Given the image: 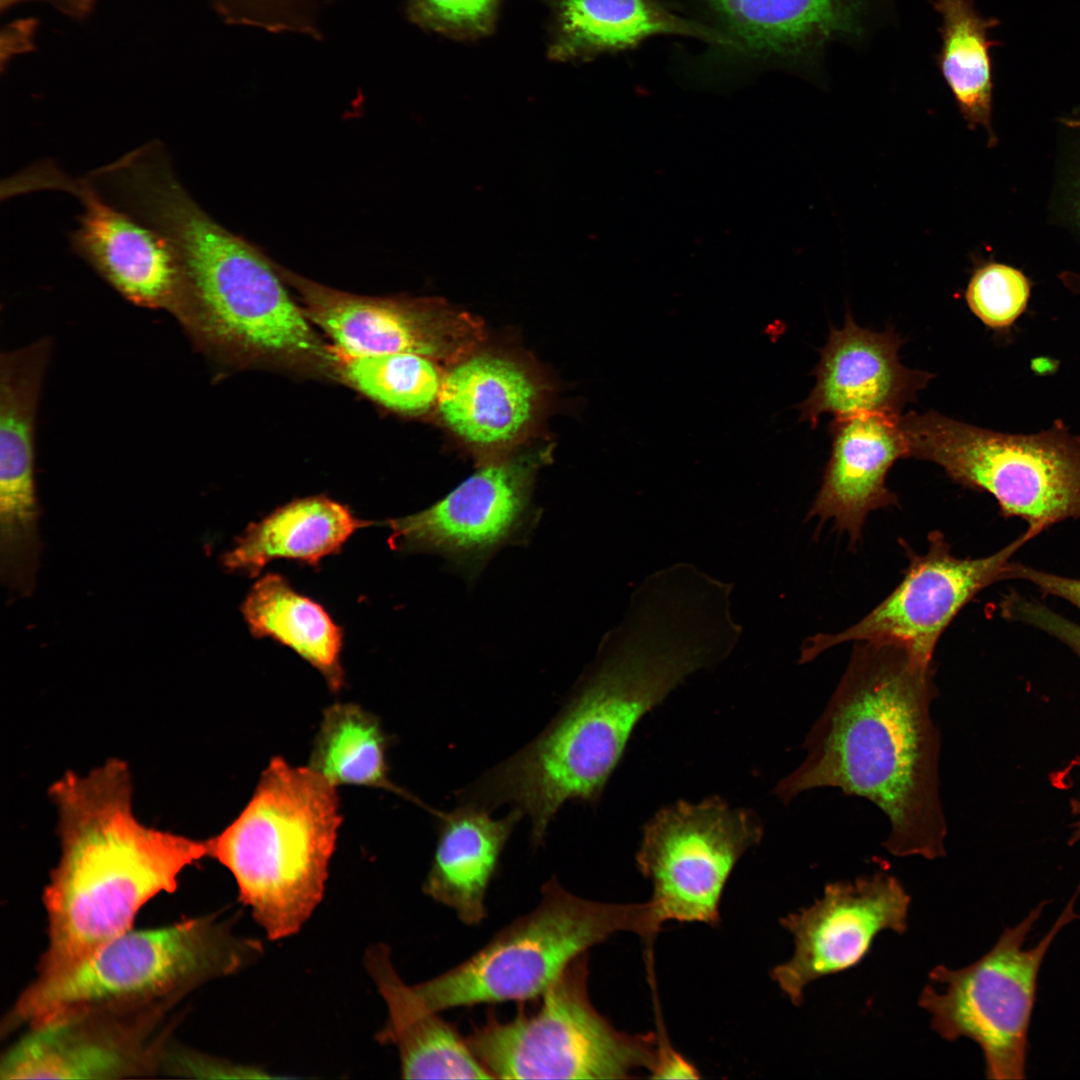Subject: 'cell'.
<instances>
[{"mask_svg":"<svg viewBox=\"0 0 1080 1080\" xmlns=\"http://www.w3.org/2000/svg\"><path fill=\"white\" fill-rule=\"evenodd\" d=\"M1074 811L1078 815V820L1075 825L1074 835L1071 838V842L1080 840V802L1074 804Z\"/></svg>","mask_w":1080,"mask_h":1080,"instance_id":"74e56055","label":"cell"},{"mask_svg":"<svg viewBox=\"0 0 1080 1080\" xmlns=\"http://www.w3.org/2000/svg\"><path fill=\"white\" fill-rule=\"evenodd\" d=\"M1003 617L1035 627L1058 639L1080 658V625L1055 613L1045 605L1019 593L1007 595L1001 603Z\"/></svg>","mask_w":1080,"mask_h":1080,"instance_id":"d6a6232c","label":"cell"},{"mask_svg":"<svg viewBox=\"0 0 1080 1080\" xmlns=\"http://www.w3.org/2000/svg\"><path fill=\"white\" fill-rule=\"evenodd\" d=\"M931 663L895 643L856 641L847 668L808 733L806 757L776 786L788 802L823 787L874 803L889 820L883 845L898 857L945 856L940 736L930 708Z\"/></svg>","mask_w":1080,"mask_h":1080,"instance_id":"6da1fadb","label":"cell"},{"mask_svg":"<svg viewBox=\"0 0 1080 1080\" xmlns=\"http://www.w3.org/2000/svg\"><path fill=\"white\" fill-rule=\"evenodd\" d=\"M910 895L886 872L828 883L821 898L780 920L794 939L792 957L771 978L796 1006L812 982L857 966L884 930L903 934Z\"/></svg>","mask_w":1080,"mask_h":1080,"instance_id":"5bb4252c","label":"cell"},{"mask_svg":"<svg viewBox=\"0 0 1080 1080\" xmlns=\"http://www.w3.org/2000/svg\"><path fill=\"white\" fill-rule=\"evenodd\" d=\"M542 454L488 464L429 508L384 523L397 551L431 552L479 563L526 528Z\"/></svg>","mask_w":1080,"mask_h":1080,"instance_id":"2e32d148","label":"cell"},{"mask_svg":"<svg viewBox=\"0 0 1080 1080\" xmlns=\"http://www.w3.org/2000/svg\"><path fill=\"white\" fill-rule=\"evenodd\" d=\"M588 962V953L571 962L535 1011L508 1021L488 1015L474 1026L467 1043L493 1079H628L652 1071L655 1033L620 1031L597 1011Z\"/></svg>","mask_w":1080,"mask_h":1080,"instance_id":"9c48e42d","label":"cell"},{"mask_svg":"<svg viewBox=\"0 0 1080 1080\" xmlns=\"http://www.w3.org/2000/svg\"><path fill=\"white\" fill-rule=\"evenodd\" d=\"M13 191L57 189L76 196L84 207L72 244L119 292L143 305H163L190 293L184 265L171 240L101 197L93 181L70 178L48 164L12 178Z\"/></svg>","mask_w":1080,"mask_h":1080,"instance_id":"9a60e30c","label":"cell"},{"mask_svg":"<svg viewBox=\"0 0 1080 1080\" xmlns=\"http://www.w3.org/2000/svg\"><path fill=\"white\" fill-rule=\"evenodd\" d=\"M1031 295V282L1019 269L996 261L978 265L965 291L968 308L986 327L995 331L1010 328L1024 313Z\"/></svg>","mask_w":1080,"mask_h":1080,"instance_id":"4dcf8cb0","label":"cell"},{"mask_svg":"<svg viewBox=\"0 0 1080 1080\" xmlns=\"http://www.w3.org/2000/svg\"><path fill=\"white\" fill-rule=\"evenodd\" d=\"M683 681L681 666L659 644L637 635L604 641L542 732L458 790V802L520 811L532 846L542 845L566 802L599 800L636 724Z\"/></svg>","mask_w":1080,"mask_h":1080,"instance_id":"277c9868","label":"cell"},{"mask_svg":"<svg viewBox=\"0 0 1080 1080\" xmlns=\"http://www.w3.org/2000/svg\"><path fill=\"white\" fill-rule=\"evenodd\" d=\"M333 349L336 379L381 406L421 414L437 403L443 376L435 360L408 352L353 356Z\"/></svg>","mask_w":1080,"mask_h":1080,"instance_id":"f546056e","label":"cell"},{"mask_svg":"<svg viewBox=\"0 0 1080 1080\" xmlns=\"http://www.w3.org/2000/svg\"><path fill=\"white\" fill-rule=\"evenodd\" d=\"M1059 279L1067 289L1080 296V274L1064 271L1060 274Z\"/></svg>","mask_w":1080,"mask_h":1080,"instance_id":"8d00e7d4","label":"cell"},{"mask_svg":"<svg viewBox=\"0 0 1080 1080\" xmlns=\"http://www.w3.org/2000/svg\"><path fill=\"white\" fill-rule=\"evenodd\" d=\"M309 321L346 355L408 352L458 362L481 341L479 320L425 299L372 297L336 290L279 267Z\"/></svg>","mask_w":1080,"mask_h":1080,"instance_id":"4fadbf2b","label":"cell"},{"mask_svg":"<svg viewBox=\"0 0 1080 1080\" xmlns=\"http://www.w3.org/2000/svg\"><path fill=\"white\" fill-rule=\"evenodd\" d=\"M729 47L784 62L810 60L869 32L873 0H701Z\"/></svg>","mask_w":1080,"mask_h":1080,"instance_id":"ffe728a7","label":"cell"},{"mask_svg":"<svg viewBox=\"0 0 1080 1080\" xmlns=\"http://www.w3.org/2000/svg\"><path fill=\"white\" fill-rule=\"evenodd\" d=\"M438 811L437 841L422 890L451 909L465 925H479L486 917L485 898L496 875L501 855L523 818L510 809L501 818L474 804L458 803Z\"/></svg>","mask_w":1080,"mask_h":1080,"instance_id":"44dd1931","label":"cell"},{"mask_svg":"<svg viewBox=\"0 0 1080 1080\" xmlns=\"http://www.w3.org/2000/svg\"><path fill=\"white\" fill-rule=\"evenodd\" d=\"M1021 579L1038 587L1044 594L1062 598L1080 609V579L1036 570L1022 563L1008 562L1004 580Z\"/></svg>","mask_w":1080,"mask_h":1080,"instance_id":"e575fe53","label":"cell"},{"mask_svg":"<svg viewBox=\"0 0 1080 1080\" xmlns=\"http://www.w3.org/2000/svg\"><path fill=\"white\" fill-rule=\"evenodd\" d=\"M655 1009L657 1033L656 1037V1060L650 1078L653 1079H697L700 1078L699 1070L684 1056L677 1052L670 1043L663 1019L659 1011L656 993L652 987Z\"/></svg>","mask_w":1080,"mask_h":1080,"instance_id":"836d02e7","label":"cell"},{"mask_svg":"<svg viewBox=\"0 0 1080 1080\" xmlns=\"http://www.w3.org/2000/svg\"><path fill=\"white\" fill-rule=\"evenodd\" d=\"M503 0H406L408 19L422 29L475 40L495 29Z\"/></svg>","mask_w":1080,"mask_h":1080,"instance_id":"1f68e13d","label":"cell"},{"mask_svg":"<svg viewBox=\"0 0 1080 1080\" xmlns=\"http://www.w3.org/2000/svg\"><path fill=\"white\" fill-rule=\"evenodd\" d=\"M1071 897L1048 933L1034 947L1025 942L1047 901L1017 925L1006 927L994 946L972 964L929 973L919 1005L931 1016V1028L943 1039L968 1038L982 1050L985 1073L993 1080L1026 1078L1028 1032L1043 959L1058 933L1079 918Z\"/></svg>","mask_w":1080,"mask_h":1080,"instance_id":"30bf717a","label":"cell"},{"mask_svg":"<svg viewBox=\"0 0 1080 1080\" xmlns=\"http://www.w3.org/2000/svg\"><path fill=\"white\" fill-rule=\"evenodd\" d=\"M661 927L649 901L589 900L552 876L533 910L497 931L469 958L413 987L437 1012L527 1002L538 999L577 957L614 934L633 932L650 942Z\"/></svg>","mask_w":1080,"mask_h":1080,"instance_id":"52a82bcc","label":"cell"},{"mask_svg":"<svg viewBox=\"0 0 1080 1080\" xmlns=\"http://www.w3.org/2000/svg\"><path fill=\"white\" fill-rule=\"evenodd\" d=\"M8 357L0 400V547L28 555L41 546L33 477L36 372L32 353Z\"/></svg>","mask_w":1080,"mask_h":1080,"instance_id":"cb8c5ba5","label":"cell"},{"mask_svg":"<svg viewBox=\"0 0 1080 1080\" xmlns=\"http://www.w3.org/2000/svg\"><path fill=\"white\" fill-rule=\"evenodd\" d=\"M762 835L757 816L719 797L660 810L646 824L636 854L639 871L652 883L649 902L658 921L717 926L727 880Z\"/></svg>","mask_w":1080,"mask_h":1080,"instance_id":"8fae6325","label":"cell"},{"mask_svg":"<svg viewBox=\"0 0 1080 1080\" xmlns=\"http://www.w3.org/2000/svg\"><path fill=\"white\" fill-rule=\"evenodd\" d=\"M908 457L930 461L964 488L992 495L1005 517L1039 534L1080 518V436L1057 421L1031 434L981 428L930 410L901 416Z\"/></svg>","mask_w":1080,"mask_h":1080,"instance_id":"ba28073f","label":"cell"},{"mask_svg":"<svg viewBox=\"0 0 1080 1080\" xmlns=\"http://www.w3.org/2000/svg\"><path fill=\"white\" fill-rule=\"evenodd\" d=\"M120 195L182 259L204 337L233 362L336 378L335 353L312 329L279 267L206 214L160 156L134 164Z\"/></svg>","mask_w":1080,"mask_h":1080,"instance_id":"3957f363","label":"cell"},{"mask_svg":"<svg viewBox=\"0 0 1080 1080\" xmlns=\"http://www.w3.org/2000/svg\"><path fill=\"white\" fill-rule=\"evenodd\" d=\"M240 610L255 638L269 637L292 649L324 676L332 691L343 687L342 628L282 575L267 573L258 579Z\"/></svg>","mask_w":1080,"mask_h":1080,"instance_id":"4316f807","label":"cell"},{"mask_svg":"<svg viewBox=\"0 0 1080 1080\" xmlns=\"http://www.w3.org/2000/svg\"><path fill=\"white\" fill-rule=\"evenodd\" d=\"M387 744V737L375 715L356 704L337 703L323 713L309 767L334 786L387 789L433 814L435 809L389 779Z\"/></svg>","mask_w":1080,"mask_h":1080,"instance_id":"f1b7e54d","label":"cell"},{"mask_svg":"<svg viewBox=\"0 0 1080 1080\" xmlns=\"http://www.w3.org/2000/svg\"><path fill=\"white\" fill-rule=\"evenodd\" d=\"M367 965L389 1014L377 1038L397 1047L402 1078L493 1079L456 1027L402 981L385 946L368 952Z\"/></svg>","mask_w":1080,"mask_h":1080,"instance_id":"603a6c76","label":"cell"},{"mask_svg":"<svg viewBox=\"0 0 1080 1080\" xmlns=\"http://www.w3.org/2000/svg\"><path fill=\"white\" fill-rule=\"evenodd\" d=\"M160 1015L82 1014L31 1031L3 1056L2 1079H117L150 1072Z\"/></svg>","mask_w":1080,"mask_h":1080,"instance_id":"e0dca14e","label":"cell"},{"mask_svg":"<svg viewBox=\"0 0 1080 1080\" xmlns=\"http://www.w3.org/2000/svg\"><path fill=\"white\" fill-rule=\"evenodd\" d=\"M58 810L61 856L45 888L48 947L37 979L71 970L131 930L139 910L178 887L183 870L208 857V841L148 827L132 810L123 760L89 774L68 771L49 789Z\"/></svg>","mask_w":1080,"mask_h":1080,"instance_id":"7a4b0ae2","label":"cell"},{"mask_svg":"<svg viewBox=\"0 0 1080 1080\" xmlns=\"http://www.w3.org/2000/svg\"><path fill=\"white\" fill-rule=\"evenodd\" d=\"M1038 534L1027 529L998 552L982 558H958L939 531L929 534L923 554L903 547L908 567L898 586L870 613L836 634H817L806 642L801 662L851 641L895 643L931 663L939 637L982 589L1004 580L1012 555Z\"/></svg>","mask_w":1080,"mask_h":1080,"instance_id":"7c38bea8","label":"cell"},{"mask_svg":"<svg viewBox=\"0 0 1080 1080\" xmlns=\"http://www.w3.org/2000/svg\"><path fill=\"white\" fill-rule=\"evenodd\" d=\"M261 951L259 942L235 936L215 916L131 929L64 974L36 979L5 1017L2 1032L82 1014H161L171 1001L239 971Z\"/></svg>","mask_w":1080,"mask_h":1080,"instance_id":"8992f818","label":"cell"},{"mask_svg":"<svg viewBox=\"0 0 1080 1080\" xmlns=\"http://www.w3.org/2000/svg\"><path fill=\"white\" fill-rule=\"evenodd\" d=\"M1062 184L1064 218L1080 232V151Z\"/></svg>","mask_w":1080,"mask_h":1080,"instance_id":"d590c367","label":"cell"},{"mask_svg":"<svg viewBox=\"0 0 1080 1080\" xmlns=\"http://www.w3.org/2000/svg\"><path fill=\"white\" fill-rule=\"evenodd\" d=\"M905 340L893 328L875 332L859 326L850 313L842 328L831 327L813 369L815 385L795 405L799 420L816 428L822 414L834 417L858 412L902 415L934 374L910 369L898 356Z\"/></svg>","mask_w":1080,"mask_h":1080,"instance_id":"ac0fdd59","label":"cell"},{"mask_svg":"<svg viewBox=\"0 0 1080 1080\" xmlns=\"http://www.w3.org/2000/svg\"><path fill=\"white\" fill-rule=\"evenodd\" d=\"M373 524L323 495L295 499L249 524L221 563L230 572L250 577L276 559L318 567L324 557L339 553L356 530Z\"/></svg>","mask_w":1080,"mask_h":1080,"instance_id":"484cf974","label":"cell"},{"mask_svg":"<svg viewBox=\"0 0 1080 1080\" xmlns=\"http://www.w3.org/2000/svg\"><path fill=\"white\" fill-rule=\"evenodd\" d=\"M901 416L866 411L834 417L830 457L808 518L834 520L855 545L871 511L899 504L886 477L909 454Z\"/></svg>","mask_w":1080,"mask_h":1080,"instance_id":"d6986e66","label":"cell"},{"mask_svg":"<svg viewBox=\"0 0 1080 1080\" xmlns=\"http://www.w3.org/2000/svg\"><path fill=\"white\" fill-rule=\"evenodd\" d=\"M942 24L938 66L968 128H982L988 144L996 143L992 126L993 77L989 50L999 44L989 30L999 21L983 17L972 0H935Z\"/></svg>","mask_w":1080,"mask_h":1080,"instance_id":"83f0119b","label":"cell"},{"mask_svg":"<svg viewBox=\"0 0 1080 1080\" xmlns=\"http://www.w3.org/2000/svg\"><path fill=\"white\" fill-rule=\"evenodd\" d=\"M657 34L728 47L717 29L674 16L655 0H554L548 55L557 61L583 60L634 47Z\"/></svg>","mask_w":1080,"mask_h":1080,"instance_id":"d4e9b609","label":"cell"},{"mask_svg":"<svg viewBox=\"0 0 1080 1080\" xmlns=\"http://www.w3.org/2000/svg\"><path fill=\"white\" fill-rule=\"evenodd\" d=\"M537 389L517 363L491 354L465 357L443 376L437 405L463 440L498 446L516 439L531 421Z\"/></svg>","mask_w":1080,"mask_h":1080,"instance_id":"7402d4cb","label":"cell"},{"mask_svg":"<svg viewBox=\"0 0 1080 1080\" xmlns=\"http://www.w3.org/2000/svg\"><path fill=\"white\" fill-rule=\"evenodd\" d=\"M340 823L336 786L276 757L240 814L207 839L208 857L232 874L267 937L282 939L322 900Z\"/></svg>","mask_w":1080,"mask_h":1080,"instance_id":"5b68a950","label":"cell"}]
</instances>
